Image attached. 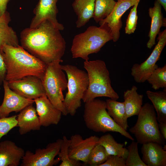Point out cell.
Here are the masks:
<instances>
[{
	"mask_svg": "<svg viewBox=\"0 0 166 166\" xmlns=\"http://www.w3.org/2000/svg\"><path fill=\"white\" fill-rule=\"evenodd\" d=\"M25 152L14 142L5 140L0 143V166H18Z\"/></svg>",
	"mask_w": 166,
	"mask_h": 166,
	"instance_id": "17",
	"label": "cell"
},
{
	"mask_svg": "<svg viewBox=\"0 0 166 166\" xmlns=\"http://www.w3.org/2000/svg\"><path fill=\"white\" fill-rule=\"evenodd\" d=\"M139 3L137 2L132 6L128 16L125 28L126 34H130L133 33L136 29L138 18L137 9Z\"/></svg>",
	"mask_w": 166,
	"mask_h": 166,
	"instance_id": "32",
	"label": "cell"
},
{
	"mask_svg": "<svg viewBox=\"0 0 166 166\" xmlns=\"http://www.w3.org/2000/svg\"><path fill=\"white\" fill-rule=\"evenodd\" d=\"M166 11V0H157Z\"/></svg>",
	"mask_w": 166,
	"mask_h": 166,
	"instance_id": "38",
	"label": "cell"
},
{
	"mask_svg": "<svg viewBox=\"0 0 166 166\" xmlns=\"http://www.w3.org/2000/svg\"><path fill=\"white\" fill-rule=\"evenodd\" d=\"M99 139V137L95 135L85 139H83L79 134L72 135L69 139V158L86 164L89 154L93 148L98 144Z\"/></svg>",
	"mask_w": 166,
	"mask_h": 166,
	"instance_id": "13",
	"label": "cell"
},
{
	"mask_svg": "<svg viewBox=\"0 0 166 166\" xmlns=\"http://www.w3.org/2000/svg\"><path fill=\"white\" fill-rule=\"evenodd\" d=\"M158 42L148 58L142 63L135 64L131 69V74L137 83L146 81L158 65L161 52L166 44V29L159 33Z\"/></svg>",
	"mask_w": 166,
	"mask_h": 166,
	"instance_id": "10",
	"label": "cell"
},
{
	"mask_svg": "<svg viewBox=\"0 0 166 166\" xmlns=\"http://www.w3.org/2000/svg\"><path fill=\"white\" fill-rule=\"evenodd\" d=\"M127 149L128 154L125 160L126 166H147L140 156L137 142L132 140Z\"/></svg>",
	"mask_w": 166,
	"mask_h": 166,
	"instance_id": "31",
	"label": "cell"
},
{
	"mask_svg": "<svg viewBox=\"0 0 166 166\" xmlns=\"http://www.w3.org/2000/svg\"><path fill=\"white\" fill-rule=\"evenodd\" d=\"M152 88L156 90L160 88H166V65L158 67L152 72L147 81Z\"/></svg>",
	"mask_w": 166,
	"mask_h": 166,
	"instance_id": "28",
	"label": "cell"
},
{
	"mask_svg": "<svg viewBox=\"0 0 166 166\" xmlns=\"http://www.w3.org/2000/svg\"><path fill=\"white\" fill-rule=\"evenodd\" d=\"M19 132L21 135L31 131L39 130L41 126L36 108L30 105L20 112L17 116Z\"/></svg>",
	"mask_w": 166,
	"mask_h": 166,
	"instance_id": "19",
	"label": "cell"
},
{
	"mask_svg": "<svg viewBox=\"0 0 166 166\" xmlns=\"http://www.w3.org/2000/svg\"><path fill=\"white\" fill-rule=\"evenodd\" d=\"M67 75L68 91L63 101L68 114L74 116L81 106V100L89 85L87 73L75 66L61 65Z\"/></svg>",
	"mask_w": 166,
	"mask_h": 166,
	"instance_id": "7",
	"label": "cell"
},
{
	"mask_svg": "<svg viewBox=\"0 0 166 166\" xmlns=\"http://www.w3.org/2000/svg\"><path fill=\"white\" fill-rule=\"evenodd\" d=\"M10 21V14L6 11L0 16V47L4 45H19L16 33L9 25Z\"/></svg>",
	"mask_w": 166,
	"mask_h": 166,
	"instance_id": "24",
	"label": "cell"
},
{
	"mask_svg": "<svg viewBox=\"0 0 166 166\" xmlns=\"http://www.w3.org/2000/svg\"><path fill=\"white\" fill-rule=\"evenodd\" d=\"M83 117L86 127L96 132H118L132 141L130 134L117 124L108 114L105 101L94 99L85 103Z\"/></svg>",
	"mask_w": 166,
	"mask_h": 166,
	"instance_id": "5",
	"label": "cell"
},
{
	"mask_svg": "<svg viewBox=\"0 0 166 166\" xmlns=\"http://www.w3.org/2000/svg\"><path fill=\"white\" fill-rule=\"evenodd\" d=\"M69 140L66 136H64L60 151L58 155V157L61 161L60 166H79L82 164L79 161L73 160L70 159L69 156L68 148L69 145Z\"/></svg>",
	"mask_w": 166,
	"mask_h": 166,
	"instance_id": "30",
	"label": "cell"
},
{
	"mask_svg": "<svg viewBox=\"0 0 166 166\" xmlns=\"http://www.w3.org/2000/svg\"><path fill=\"white\" fill-rule=\"evenodd\" d=\"M107 112L113 121L119 126L126 130L129 128L124 102L109 99L106 100Z\"/></svg>",
	"mask_w": 166,
	"mask_h": 166,
	"instance_id": "23",
	"label": "cell"
},
{
	"mask_svg": "<svg viewBox=\"0 0 166 166\" xmlns=\"http://www.w3.org/2000/svg\"><path fill=\"white\" fill-rule=\"evenodd\" d=\"M164 146L163 147V148L164 150H166V145L165 144H164Z\"/></svg>",
	"mask_w": 166,
	"mask_h": 166,
	"instance_id": "39",
	"label": "cell"
},
{
	"mask_svg": "<svg viewBox=\"0 0 166 166\" xmlns=\"http://www.w3.org/2000/svg\"><path fill=\"white\" fill-rule=\"evenodd\" d=\"M117 2L114 0H95L93 17L96 22L107 17L112 11Z\"/></svg>",
	"mask_w": 166,
	"mask_h": 166,
	"instance_id": "27",
	"label": "cell"
},
{
	"mask_svg": "<svg viewBox=\"0 0 166 166\" xmlns=\"http://www.w3.org/2000/svg\"><path fill=\"white\" fill-rule=\"evenodd\" d=\"M10 0H0V16L2 15L6 11L7 3Z\"/></svg>",
	"mask_w": 166,
	"mask_h": 166,
	"instance_id": "37",
	"label": "cell"
},
{
	"mask_svg": "<svg viewBox=\"0 0 166 166\" xmlns=\"http://www.w3.org/2000/svg\"><path fill=\"white\" fill-rule=\"evenodd\" d=\"M112 39L106 24L99 27L90 26L84 32L74 36L70 49L72 57L89 60L90 54L98 52L107 42Z\"/></svg>",
	"mask_w": 166,
	"mask_h": 166,
	"instance_id": "4",
	"label": "cell"
},
{
	"mask_svg": "<svg viewBox=\"0 0 166 166\" xmlns=\"http://www.w3.org/2000/svg\"><path fill=\"white\" fill-rule=\"evenodd\" d=\"M166 88L163 91L148 90L146 94L156 111L159 123L166 122Z\"/></svg>",
	"mask_w": 166,
	"mask_h": 166,
	"instance_id": "25",
	"label": "cell"
},
{
	"mask_svg": "<svg viewBox=\"0 0 166 166\" xmlns=\"http://www.w3.org/2000/svg\"><path fill=\"white\" fill-rule=\"evenodd\" d=\"M109 156L105 148L98 144L91 152L86 164L91 166H100L106 160Z\"/></svg>",
	"mask_w": 166,
	"mask_h": 166,
	"instance_id": "29",
	"label": "cell"
},
{
	"mask_svg": "<svg viewBox=\"0 0 166 166\" xmlns=\"http://www.w3.org/2000/svg\"><path fill=\"white\" fill-rule=\"evenodd\" d=\"M140 0H117L111 12L99 22L100 26L105 24L109 27L114 42H117L120 37V31L122 25V16L127 10Z\"/></svg>",
	"mask_w": 166,
	"mask_h": 166,
	"instance_id": "12",
	"label": "cell"
},
{
	"mask_svg": "<svg viewBox=\"0 0 166 166\" xmlns=\"http://www.w3.org/2000/svg\"><path fill=\"white\" fill-rule=\"evenodd\" d=\"M159 127L161 136L166 140V122L159 123Z\"/></svg>",
	"mask_w": 166,
	"mask_h": 166,
	"instance_id": "36",
	"label": "cell"
},
{
	"mask_svg": "<svg viewBox=\"0 0 166 166\" xmlns=\"http://www.w3.org/2000/svg\"><path fill=\"white\" fill-rule=\"evenodd\" d=\"M8 82L12 90L25 98L34 100L45 95L42 80L36 76H28Z\"/></svg>",
	"mask_w": 166,
	"mask_h": 166,
	"instance_id": "11",
	"label": "cell"
},
{
	"mask_svg": "<svg viewBox=\"0 0 166 166\" xmlns=\"http://www.w3.org/2000/svg\"><path fill=\"white\" fill-rule=\"evenodd\" d=\"M142 145L141 159L147 166H166V150L162 145L155 142Z\"/></svg>",
	"mask_w": 166,
	"mask_h": 166,
	"instance_id": "18",
	"label": "cell"
},
{
	"mask_svg": "<svg viewBox=\"0 0 166 166\" xmlns=\"http://www.w3.org/2000/svg\"><path fill=\"white\" fill-rule=\"evenodd\" d=\"M84 67L88 74L89 85L82 101L85 103L99 97L117 100L119 98L111 85L109 71L104 61H85Z\"/></svg>",
	"mask_w": 166,
	"mask_h": 166,
	"instance_id": "3",
	"label": "cell"
},
{
	"mask_svg": "<svg viewBox=\"0 0 166 166\" xmlns=\"http://www.w3.org/2000/svg\"></svg>",
	"mask_w": 166,
	"mask_h": 166,
	"instance_id": "40",
	"label": "cell"
},
{
	"mask_svg": "<svg viewBox=\"0 0 166 166\" xmlns=\"http://www.w3.org/2000/svg\"><path fill=\"white\" fill-rule=\"evenodd\" d=\"M137 90V88L133 85L124 93V102L128 118L137 115L142 106L144 96L138 94Z\"/></svg>",
	"mask_w": 166,
	"mask_h": 166,
	"instance_id": "22",
	"label": "cell"
},
{
	"mask_svg": "<svg viewBox=\"0 0 166 166\" xmlns=\"http://www.w3.org/2000/svg\"><path fill=\"white\" fill-rule=\"evenodd\" d=\"M62 62L61 59L47 64L42 81L48 99L63 115L66 116L68 114L63 103V91L67 88V80L60 64Z\"/></svg>",
	"mask_w": 166,
	"mask_h": 166,
	"instance_id": "6",
	"label": "cell"
},
{
	"mask_svg": "<svg viewBox=\"0 0 166 166\" xmlns=\"http://www.w3.org/2000/svg\"><path fill=\"white\" fill-rule=\"evenodd\" d=\"M4 94L2 103L0 106V118L7 117L13 112H20L26 106L33 104L34 100L25 98L12 90L8 82H3Z\"/></svg>",
	"mask_w": 166,
	"mask_h": 166,
	"instance_id": "15",
	"label": "cell"
},
{
	"mask_svg": "<svg viewBox=\"0 0 166 166\" xmlns=\"http://www.w3.org/2000/svg\"><path fill=\"white\" fill-rule=\"evenodd\" d=\"M162 6L157 0L154 3V6L148 10V14L151 18V22L148 36L149 40L147 47L151 49L156 44V36L159 33L161 27L166 26V21L163 18L161 11Z\"/></svg>",
	"mask_w": 166,
	"mask_h": 166,
	"instance_id": "20",
	"label": "cell"
},
{
	"mask_svg": "<svg viewBox=\"0 0 166 166\" xmlns=\"http://www.w3.org/2000/svg\"><path fill=\"white\" fill-rule=\"evenodd\" d=\"M6 73V65L1 54L0 49V85L2 84L5 79Z\"/></svg>",
	"mask_w": 166,
	"mask_h": 166,
	"instance_id": "35",
	"label": "cell"
},
{
	"mask_svg": "<svg viewBox=\"0 0 166 166\" xmlns=\"http://www.w3.org/2000/svg\"><path fill=\"white\" fill-rule=\"evenodd\" d=\"M0 52L6 64L5 80L9 81L33 76L43 79L47 65L31 54L21 46L4 45Z\"/></svg>",
	"mask_w": 166,
	"mask_h": 166,
	"instance_id": "2",
	"label": "cell"
},
{
	"mask_svg": "<svg viewBox=\"0 0 166 166\" xmlns=\"http://www.w3.org/2000/svg\"><path fill=\"white\" fill-rule=\"evenodd\" d=\"M95 5V0H74L72 7L77 16V27L84 26L93 18Z\"/></svg>",
	"mask_w": 166,
	"mask_h": 166,
	"instance_id": "21",
	"label": "cell"
},
{
	"mask_svg": "<svg viewBox=\"0 0 166 166\" xmlns=\"http://www.w3.org/2000/svg\"><path fill=\"white\" fill-rule=\"evenodd\" d=\"M58 0H39L35 8L34 16L31 22L30 27L34 28L43 21L48 20L60 30L64 29L63 25L57 19L58 10L57 3Z\"/></svg>",
	"mask_w": 166,
	"mask_h": 166,
	"instance_id": "14",
	"label": "cell"
},
{
	"mask_svg": "<svg viewBox=\"0 0 166 166\" xmlns=\"http://www.w3.org/2000/svg\"><path fill=\"white\" fill-rule=\"evenodd\" d=\"M135 124L129 129L135 136L137 142L141 144L155 142L162 145L165 141L161 136L159 129L155 110L148 103L142 106Z\"/></svg>",
	"mask_w": 166,
	"mask_h": 166,
	"instance_id": "8",
	"label": "cell"
},
{
	"mask_svg": "<svg viewBox=\"0 0 166 166\" xmlns=\"http://www.w3.org/2000/svg\"><path fill=\"white\" fill-rule=\"evenodd\" d=\"M34 101L41 126L47 127L59 123L62 113L52 104L46 95L34 99Z\"/></svg>",
	"mask_w": 166,
	"mask_h": 166,
	"instance_id": "16",
	"label": "cell"
},
{
	"mask_svg": "<svg viewBox=\"0 0 166 166\" xmlns=\"http://www.w3.org/2000/svg\"><path fill=\"white\" fill-rule=\"evenodd\" d=\"M62 139L49 143L45 148L37 149L34 153L28 150L22 158L21 166H52L61 161L58 155Z\"/></svg>",
	"mask_w": 166,
	"mask_h": 166,
	"instance_id": "9",
	"label": "cell"
},
{
	"mask_svg": "<svg viewBox=\"0 0 166 166\" xmlns=\"http://www.w3.org/2000/svg\"><path fill=\"white\" fill-rule=\"evenodd\" d=\"M125 160L117 155H109L106 160L100 166H126Z\"/></svg>",
	"mask_w": 166,
	"mask_h": 166,
	"instance_id": "34",
	"label": "cell"
},
{
	"mask_svg": "<svg viewBox=\"0 0 166 166\" xmlns=\"http://www.w3.org/2000/svg\"><path fill=\"white\" fill-rule=\"evenodd\" d=\"M17 116L0 118V140L12 128L18 126Z\"/></svg>",
	"mask_w": 166,
	"mask_h": 166,
	"instance_id": "33",
	"label": "cell"
},
{
	"mask_svg": "<svg viewBox=\"0 0 166 166\" xmlns=\"http://www.w3.org/2000/svg\"><path fill=\"white\" fill-rule=\"evenodd\" d=\"M60 31L50 21L45 20L36 27L26 28L21 32V46L46 65L61 59L66 42Z\"/></svg>",
	"mask_w": 166,
	"mask_h": 166,
	"instance_id": "1",
	"label": "cell"
},
{
	"mask_svg": "<svg viewBox=\"0 0 166 166\" xmlns=\"http://www.w3.org/2000/svg\"><path fill=\"white\" fill-rule=\"evenodd\" d=\"M98 144L103 146L109 155H117L126 159L128 150L124 147V144L117 143L113 136L108 133L99 138Z\"/></svg>",
	"mask_w": 166,
	"mask_h": 166,
	"instance_id": "26",
	"label": "cell"
}]
</instances>
